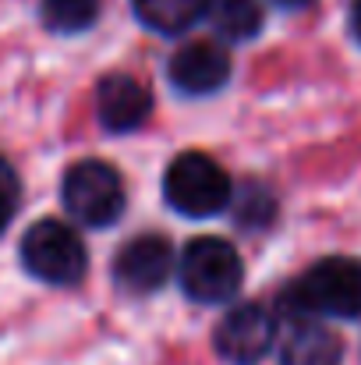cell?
Instances as JSON below:
<instances>
[{"label":"cell","mask_w":361,"mask_h":365,"mask_svg":"<svg viewBox=\"0 0 361 365\" xmlns=\"http://www.w3.org/2000/svg\"><path fill=\"white\" fill-rule=\"evenodd\" d=\"M280 309H287L291 323L333 316V319H358L361 316V259L351 255H330L319 259L312 269H305L287 294L280 298Z\"/></svg>","instance_id":"obj_1"},{"label":"cell","mask_w":361,"mask_h":365,"mask_svg":"<svg viewBox=\"0 0 361 365\" xmlns=\"http://www.w3.org/2000/svg\"><path fill=\"white\" fill-rule=\"evenodd\" d=\"M231 195H234V185H231L227 170L199 149L174 156L163 174V199L181 217H192V220L224 213L231 206Z\"/></svg>","instance_id":"obj_2"},{"label":"cell","mask_w":361,"mask_h":365,"mask_svg":"<svg viewBox=\"0 0 361 365\" xmlns=\"http://www.w3.org/2000/svg\"><path fill=\"white\" fill-rule=\"evenodd\" d=\"M177 280L192 302L220 305L234 298L244 280L238 248L227 238H195L177 259Z\"/></svg>","instance_id":"obj_3"},{"label":"cell","mask_w":361,"mask_h":365,"mask_svg":"<svg viewBox=\"0 0 361 365\" xmlns=\"http://www.w3.org/2000/svg\"><path fill=\"white\" fill-rule=\"evenodd\" d=\"M21 262L25 269L53 287H71L89 269L85 242L61 220H36L21 238Z\"/></svg>","instance_id":"obj_4"},{"label":"cell","mask_w":361,"mask_h":365,"mask_svg":"<svg viewBox=\"0 0 361 365\" xmlns=\"http://www.w3.org/2000/svg\"><path fill=\"white\" fill-rule=\"evenodd\" d=\"M61 199H64V210L85 227L117 224L124 206H127L120 174L103 160H82V163L68 167L64 185H61Z\"/></svg>","instance_id":"obj_5"},{"label":"cell","mask_w":361,"mask_h":365,"mask_svg":"<svg viewBox=\"0 0 361 365\" xmlns=\"http://www.w3.org/2000/svg\"><path fill=\"white\" fill-rule=\"evenodd\" d=\"M167 82L184 96H213L231 82V53L220 39H188L167 61Z\"/></svg>","instance_id":"obj_6"},{"label":"cell","mask_w":361,"mask_h":365,"mask_svg":"<svg viewBox=\"0 0 361 365\" xmlns=\"http://www.w3.org/2000/svg\"><path fill=\"white\" fill-rule=\"evenodd\" d=\"M276 344V316L258 302L234 305L216 327V351L231 365H258Z\"/></svg>","instance_id":"obj_7"},{"label":"cell","mask_w":361,"mask_h":365,"mask_svg":"<svg viewBox=\"0 0 361 365\" xmlns=\"http://www.w3.org/2000/svg\"><path fill=\"white\" fill-rule=\"evenodd\" d=\"M174 273V248L159 235H138L114 259V280L127 294H156Z\"/></svg>","instance_id":"obj_8"},{"label":"cell","mask_w":361,"mask_h":365,"mask_svg":"<svg viewBox=\"0 0 361 365\" xmlns=\"http://www.w3.org/2000/svg\"><path fill=\"white\" fill-rule=\"evenodd\" d=\"M96 114H100V121H103L107 131L127 135V131H135V128H142L149 121L152 93L135 75L114 71V75H107L96 86Z\"/></svg>","instance_id":"obj_9"},{"label":"cell","mask_w":361,"mask_h":365,"mask_svg":"<svg viewBox=\"0 0 361 365\" xmlns=\"http://www.w3.org/2000/svg\"><path fill=\"white\" fill-rule=\"evenodd\" d=\"M344 362V341L323 327L319 319L291 323V334L283 337L280 365H340Z\"/></svg>","instance_id":"obj_10"},{"label":"cell","mask_w":361,"mask_h":365,"mask_svg":"<svg viewBox=\"0 0 361 365\" xmlns=\"http://www.w3.org/2000/svg\"><path fill=\"white\" fill-rule=\"evenodd\" d=\"M131 7L145 29L159 36H181L199 18H206L209 0H131Z\"/></svg>","instance_id":"obj_11"},{"label":"cell","mask_w":361,"mask_h":365,"mask_svg":"<svg viewBox=\"0 0 361 365\" xmlns=\"http://www.w3.org/2000/svg\"><path fill=\"white\" fill-rule=\"evenodd\" d=\"M206 21L209 29L227 39V43H244L251 36H258L266 14L258 0H209L206 7Z\"/></svg>","instance_id":"obj_12"},{"label":"cell","mask_w":361,"mask_h":365,"mask_svg":"<svg viewBox=\"0 0 361 365\" xmlns=\"http://www.w3.org/2000/svg\"><path fill=\"white\" fill-rule=\"evenodd\" d=\"M231 213H234V224L244 231H266L276 220V195L258 181H244L231 195Z\"/></svg>","instance_id":"obj_13"},{"label":"cell","mask_w":361,"mask_h":365,"mask_svg":"<svg viewBox=\"0 0 361 365\" xmlns=\"http://www.w3.org/2000/svg\"><path fill=\"white\" fill-rule=\"evenodd\" d=\"M43 25L57 36H78L100 18V0H39Z\"/></svg>","instance_id":"obj_14"},{"label":"cell","mask_w":361,"mask_h":365,"mask_svg":"<svg viewBox=\"0 0 361 365\" xmlns=\"http://www.w3.org/2000/svg\"><path fill=\"white\" fill-rule=\"evenodd\" d=\"M18 199H21V185H18V174L14 167L0 156V231L11 224V217L18 213Z\"/></svg>","instance_id":"obj_15"},{"label":"cell","mask_w":361,"mask_h":365,"mask_svg":"<svg viewBox=\"0 0 361 365\" xmlns=\"http://www.w3.org/2000/svg\"><path fill=\"white\" fill-rule=\"evenodd\" d=\"M351 32L358 36L361 43V0H351Z\"/></svg>","instance_id":"obj_16"},{"label":"cell","mask_w":361,"mask_h":365,"mask_svg":"<svg viewBox=\"0 0 361 365\" xmlns=\"http://www.w3.org/2000/svg\"><path fill=\"white\" fill-rule=\"evenodd\" d=\"M280 7H305V4H312V0H276Z\"/></svg>","instance_id":"obj_17"}]
</instances>
